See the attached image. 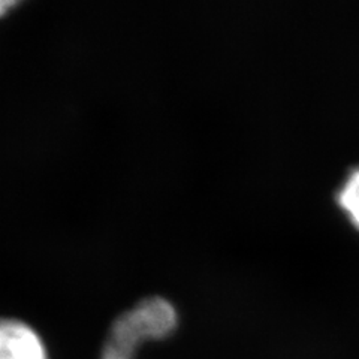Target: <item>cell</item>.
Returning <instances> with one entry per match:
<instances>
[{"mask_svg":"<svg viewBox=\"0 0 359 359\" xmlns=\"http://www.w3.org/2000/svg\"><path fill=\"white\" fill-rule=\"evenodd\" d=\"M177 323V311L170 301L162 297L141 299L111 325L104 351L133 359L141 344L165 339Z\"/></svg>","mask_w":359,"mask_h":359,"instance_id":"cell-1","label":"cell"},{"mask_svg":"<svg viewBox=\"0 0 359 359\" xmlns=\"http://www.w3.org/2000/svg\"><path fill=\"white\" fill-rule=\"evenodd\" d=\"M0 359H48V353L30 325L14 318H0Z\"/></svg>","mask_w":359,"mask_h":359,"instance_id":"cell-2","label":"cell"},{"mask_svg":"<svg viewBox=\"0 0 359 359\" xmlns=\"http://www.w3.org/2000/svg\"><path fill=\"white\" fill-rule=\"evenodd\" d=\"M340 207L347 212L352 223L359 228V168H355L344 180L337 194Z\"/></svg>","mask_w":359,"mask_h":359,"instance_id":"cell-3","label":"cell"},{"mask_svg":"<svg viewBox=\"0 0 359 359\" xmlns=\"http://www.w3.org/2000/svg\"><path fill=\"white\" fill-rule=\"evenodd\" d=\"M17 5L18 2H15V0H0V18L5 17Z\"/></svg>","mask_w":359,"mask_h":359,"instance_id":"cell-4","label":"cell"},{"mask_svg":"<svg viewBox=\"0 0 359 359\" xmlns=\"http://www.w3.org/2000/svg\"><path fill=\"white\" fill-rule=\"evenodd\" d=\"M100 359H129V358H125V356H120V355H116V353L102 351V356H100Z\"/></svg>","mask_w":359,"mask_h":359,"instance_id":"cell-5","label":"cell"}]
</instances>
